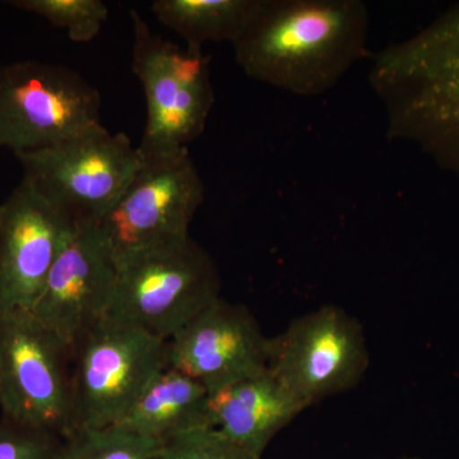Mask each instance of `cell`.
Returning a JSON list of instances; mask_svg holds the SVG:
<instances>
[{"instance_id": "cell-15", "label": "cell", "mask_w": 459, "mask_h": 459, "mask_svg": "<svg viewBox=\"0 0 459 459\" xmlns=\"http://www.w3.org/2000/svg\"><path fill=\"white\" fill-rule=\"evenodd\" d=\"M208 394L197 380L166 367L114 427L164 443L193 429L211 428Z\"/></svg>"}, {"instance_id": "cell-11", "label": "cell", "mask_w": 459, "mask_h": 459, "mask_svg": "<svg viewBox=\"0 0 459 459\" xmlns=\"http://www.w3.org/2000/svg\"><path fill=\"white\" fill-rule=\"evenodd\" d=\"M117 274V256L98 223H75L30 312L74 355L83 338L107 318Z\"/></svg>"}, {"instance_id": "cell-1", "label": "cell", "mask_w": 459, "mask_h": 459, "mask_svg": "<svg viewBox=\"0 0 459 459\" xmlns=\"http://www.w3.org/2000/svg\"><path fill=\"white\" fill-rule=\"evenodd\" d=\"M368 40L369 12L360 0H259L232 48L252 80L314 96L367 56Z\"/></svg>"}, {"instance_id": "cell-6", "label": "cell", "mask_w": 459, "mask_h": 459, "mask_svg": "<svg viewBox=\"0 0 459 459\" xmlns=\"http://www.w3.org/2000/svg\"><path fill=\"white\" fill-rule=\"evenodd\" d=\"M99 124L101 95L74 69L39 60L0 65V150H44Z\"/></svg>"}, {"instance_id": "cell-7", "label": "cell", "mask_w": 459, "mask_h": 459, "mask_svg": "<svg viewBox=\"0 0 459 459\" xmlns=\"http://www.w3.org/2000/svg\"><path fill=\"white\" fill-rule=\"evenodd\" d=\"M23 179L74 223L99 222L117 204L140 165L128 135L102 124L69 140L16 155Z\"/></svg>"}, {"instance_id": "cell-4", "label": "cell", "mask_w": 459, "mask_h": 459, "mask_svg": "<svg viewBox=\"0 0 459 459\" xmlns=\"http://www.w3.org/2000/svg\"><path fill=\"white\" fill-rule=\"evenodd\" d=\"M132 71L146 96L147 119L138 151L143 155L188 147L204 132L214 105L210 57L152 31L135 9Z\"/></svg>"}, {"instance_id": "cell-20", "label": "cell", "mask_w": 459, "mask_h": 459, "mask_svg": "<svg viewBox=\"0 0 459 459\" xmlns=\"http://www.w3.org/2000/svg\"><path fill=\"white\" fill-rule=\"evenodd\" d=\"M65 439L0 420V459H62Z\"/></svg>"}, {"instance_id": "cell-5", "label": "cell", "mask_w": 459, "mask_h": 459, "mask_svg": "<svg viewBox=\"0 0 459 459\" xmlns=\"http://www.w3.org/2000/svg\"><path fill=\"white\" fill-rule=\"evenodd\" d=\"M166 367V341L113 316L102 319L74 353L71 434L117 425Z\"/></svg>"}, {"instance_id": "cell-14", "label": "cell", "mask_w": 459, "mask_h": 459, "mask_svg": "<svg viewBox=\"0 0 459 459\" xmlns=\"http://www.w3.org/2000/svg\"><path fill=\"white\" fill-rule=\"evenodd\" d=\"M304 410L267 368L217 389L208 398L210 427L259 459Z\"/></svg>"}, {"instance_id": "cell-16", "label": "cell", "mask_w": 459, "mask_h": 459, "mask_svg": "<svg viewBox=\"0 0 459 459\" xmlns=\"http://www.w3.org/2000/svg\"><path fill=\"white\" fill-rule=\"evenodd\" d=\"M258 5L259 0H155L151 11L186 47L204 50L207 42L234 44Z\"/></svg>"}, {"instance_id": "cell-21", "label": "cell", "mask_w": 459, "mask_h": 459, "mask_svg": "<svg viewBox=\"0 0 459 459\" xmlns=\"http://www.w3.org/2000/svg\"><path fill=\"white\" fill-rule=\"evenodd\" d=\"M407 459H418V458H407Z\"/></svg>"}, {"instance_id": "cell-10", "label": "cell", "mask_w": 459, "mask_h": 459, "mask_svg": "<svg viewBox=\"0 0 459 459\" xmlns=\"http://www.w3.org/2000/svg\"><path fill=\"white\" fill-rule=\"evenodd\" d=\"M140 155L123 195L96 222L117 258L188 237L204 202V183L188 147Z\"/></svg>"}, {"instance_id": "cell-3", "label": "cell", "mask_w": 459, "mask_h": 459, "mask_svg": "<svg viewBox=\"0 0 459 459\" xmlns=\"http://www.w3.org/2000/svg\"><path fill=\"white\" fill-rule=\"evenodd\" d=\"M113 316L168 342L217 299L221 279L190 235L117 258Z\"/></svg>"}, {"instance_id": "cell-19", "label": "cell", "mask_w": 459, "mask_h": 459, "mask_svg": "<svg viewBox=\"0 0 459 459\" xmlns=\"http://www.w3.org/2000/svg\"><path fill=\"white\" fill-rule=\"evenodd\" d=\"M164 459H259L213 428L175 435L162 443Z\"/></svg>"}, {"instance_id": "cell-9", "label": "cell", "mask_w": 459, "mask_h": 459, "mask_svg": "<svg viewBox=\"0 0 459 459\" xmlns=\"http://www.w3.org/2000/svg\"><path fill=\"white\" fill-rule=\"evenodd\" d=\"M369 364L362 325L334 305L299 316L268 342L267 369L305 410L355 388Z\"/></svg>"}, {"instance_id": "cell-18", "label": "cell", "mask_w": 459, "mask_h": 459, "mask_svg": "<svg viewBox=\"0 0 459 459\" xmlns=\"http://www.w3.org/2000/svg\"><path fill=\"white\" fill-rule=\"evenodd\" d=\"M8 4L44 18L78 44L98 38L108 18L107 3L102 0H12Z\"/></svg>"}, {"instance_id": "cell-17", "label": "cell", "mask_w": 459, "mask_h": 459, "mask_svg": "<svg viewBox=\"0 0 459 459\" xmlns=\"http://www.w3.org/2000/svg\"><path fill=\"white\" fill-rule=\"evenodd\" d=\"M62 459H164L162 443L119 427L80 429L65 439Z\"/></svg>"}, {"instance_id": "cell-13", "label": "cell", "mask_w": 459, "mask_h": 459, "mask_svg": "<svg viewBox=\"0 0 459 459\" xmlns=\"http://www.w3.org/2000/svg\"><path fill=\"white\" fill-rule=\"evenodd\" d=\"M268 342L246 305L220 298L168 341V367L212 394L265 369Z\"/></svg>"}, {"instance_id": "cell-2", "label": "cell", "mask_w": 459, "mask_h": 459, "mask_svg": "<svg viewBox=\"0 0 459 459\" xmlns=\"http://www.w3.org/2000/svg\"><path fill=\"white\" fill-rule=\"evenodd\" d=\"M369 83L388 138L413 144L459 178V4L377 53Z\"/></svg>"}, {"instance_id": "cell-12", "label": "cell", "mask_w": 459, "mask_h": 459, "mask_svg": "<svg viewBox=\"0 0 459 459\" xmlns=\"http://www.w3.org/2000/svg\"><path fill=\"white\" fill-rule=\"evenodd\" d=\"M74 225L23 178L0 204V314L32 309Z\"/></svg>"}, {"instance_id": "cell-8", "label": "cell", "mask_w": 459, "mask_h": 459, "mask_svg": "<svg viewBox=\"0 0 459 459\" xmlns=\"http://www.w3.org/2000/svg\"><path fill=\"white\" fill-rule=\"evenodd\" d=\"M72 365L71 350L30 310L0 314L2 419L65 439L72 431Z\"/></svg>"}]
</instances>
